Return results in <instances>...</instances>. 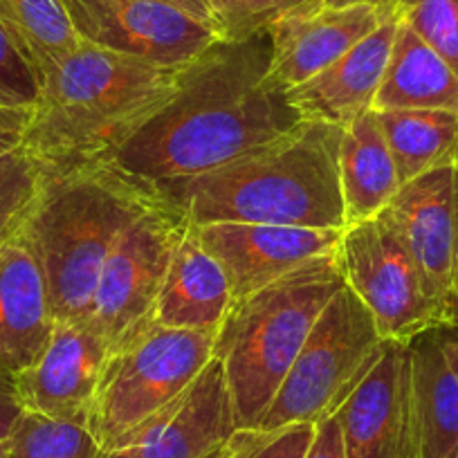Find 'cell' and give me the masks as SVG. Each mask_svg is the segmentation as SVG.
Here are the masks:
<instances>
[{"mask_svg": "<svg viewBox=\"0 0 458 458\" xmlns=\"http://www.w3.org/2000/svg\"><path fill=\"white\" fill-rule=\"evenodd\" d=\"M270 37L216 41L184 65L178 95L108 157L148 184L207 174L299 124L285 92L267 83Z\"/></svg>", "mask_w": 458, "mask_h": 458, "instance_id": "6da1fadb", "label": "cell"}, {"mask_svg": "<svg viewBox=\"0 0 458 458\" xmlns=\"http://www.w3.org/2000/svg\"><path fill=\"white\" fill-rule=\"evenodd\" d=\"M339 126L299 122L288 133L207 174L156 184L191 225L263 223L346 229Z\"/></svg>", "mask_w": 458, "mask_h": 458, "instance_id": "7a4b0ae2", "label": "cell"}, {"mask_svg": "<svg viewBox=\"0 0 458 458\" xmlns=\"http://www.w3.org/2000/svg\"><path fill=\"white\" fill-rule=\"evenodd\" d=\"M182 74L81 41L41 83L23 147L46 166L108 160L178 95Z\"/></svg>", "mask_w": 458, "mask_h": 458, "instance_id": "3957f363", "label": "cell"}, {"mask_svg": "<svg viewBox=\"0 0 458 458\" xmlns=\"http://www.w3.org/2000/svg\"><path fill=\"white\" fill-rule=\"evenodd\" d=\"M160 198L110 160L47 166L19 234L41 266L56 321H83L106 259Z\"/></svg>", "mask_w": 458, "mask_h": 458, "instance_id": "277c9868", "label": "cell"}, {"mask_svg": "<svg viewBox=\"0 0 458 458\" xmlns=\"http://www.w3.org/2000/svg\"><path fill=\"white\" fill-rule=\"evenodd\" d=\"M344 288L337 257L319 259L232 303L214 344L236 431L257 429L326 303Z\"/></svg>", "mask_w": 458, "mask_h": 458, "instance_id": "5b68a950", "label": "cell"}, {"mask_svg": "<svg viewBox=\"0 0 458 458\" xmlns=\"http://www.w3.org/2000/svg\"><path fill=\"white\" fill-rule=\"evenodd\" d=\"M382 349L385 339L371 312L344 285L317 317L257 431L319 425L333 418L380 360Z\"/></svg>", "mask_w": 458, "mask_h": 458, "instance_id": "8992f818", "label": "cell"}, {"mask_svg": "<svg viewBox=\"0 0 458 458\" xmlns=\"http://www.w3.org/2000/svg\"><path fill=\"white\" fill-rule=\"evenodd\" d=\"M216 335L153 321L108 355L86 427L101 449L178 400L214 360Z\"/></svg>", "mask_w": 458, "mask_h": 458, "instance_id": "52a82bcc", "label": "cell"}, {"mask_svg": "<svg viewBox=\"0 0 458 458\" xmlns=\"http://www.w3.org/2000/svg\"><path fill=\"white\" fill-rule=\"evenodd\" d=\"M335 257L344 285L371 312L385 342L456 326L454 303L436 293L385 214L344 229Z\"/></svg>", "mask_w": 458, "mask_h": 458, "instance_id": "ba28073f", "label": "cell"}, {"mask_svg": "<svg viewBox=\"0 0 458 458\" xmlns=\"http://www.w3.org/2000/svg\"><path fill=\"white\" fill-rule=\"evenodd\" d=\"M187 223V216L162 196L106 259L83 321L99 333L110 353L156 321L171 254Z\"/></svg>", "mask_w": 458, "mask_h": 458, "instance_id": "9c48e42d", "label": "cell"}, {"mask_svg": "<svg viewBox=\"0 0 458 458\" xmlns=\"http://www.w3.org/2000/svg\"><path fill=\"white\" fill-rule=\"evenodd\" d=\"M79 38L156 65L182 68L218 34L165 0H61Z\"/></svg>", "mask_w": 458, "mask_h": 458, "instance_id": "30bf717a", "label": "cell"}, {"mask_svg": "<svg viewBox=\"0 0 458 458\" xmlns=\"http://www.w3.org/2000/svg\"><path fill=\"white\" fill-rule=\"evenodd\" d=\"M333 418L344 458H422L409 342H385L380 360Z\"/></svg>", "mask_w": 458, "mask_h": 458, "instance_id": "8fae6325", "label": "cell"}, {"mask_svg": "<svg viewBox=\"0 0 458 458\" xmlns=\"http://www.w3.org/2000/svg\"><path fill=\"white\" fill-rule=\"evenodd\" d=\"M193 229L223 266L232 303L335 254L344 234V229L263 223H211L193 225Z\"/></svg>", "mask_w": 458, "mask_h": 458, "instance_id": "7c38bea8", "label": "cell"}, {"mask_svg": "<svg viewBox=\"0 0 458 458\" xmlns=\"http://www.w3.org/2000/svg\"><path fill=\"white\" fill-rule=\"evenodd\" d=\"M234 431L223 364L214 358L178 400L101 449L99 458H205Z\"/></svg>", "mask_w": 458, "mask_h": 458, "instance_id": "4fadbf2b", "label": "cell"}, {"mask_svg": "<svg viewBox=\"0 0 458 458\" xmlns=\"http://www.w3.org/2000/svg\"><path fill=\"white\" fill-rule=\"evenodd\" d=\"M391 10L389 0L369 5L326 7L306 0L270 28L267 83L281 92L301 86L373 32Z\"/></svg>", "mask_w": 458, "mask_h": 458, "instance_id": "5bb4252c", "label": "cell"}, {"mask_svg": "<svg viewBox=\"0 0 458 458\" xmlns=\"http://www.w3.org/2000/svg\"><path fill=\"white\" fill-rule=\"evenodd\" d=\"M110 351L86 321H56L28 369L14 376L23 411L86 425Z\"/></svg>", "mask_w": 458, "mask_h": 458, "instance_id": "9a60e30c", "label": "cell"}, {"mask_svg": "<svg viewBox=\"0 0 458 458\" xmlns=\"http://www.w3.org/2000/svg\"><path fill=\"white\" fill-rule=\"evenodd\" d=\"M382 214L434 290L454 303L458 294V160L403 184Z\"/></svg>", "mask_w": 458, "mask_h": 458, "instance_id": "2e32d148", "label": "cell"}, {"mask_svg": "<svg viewBox=\"0 0 458 458\" xmlns=\"http://www.w3.org/2000/svg\"><path fill=\"white\" fill-rule=\"evenodd\" d=\"M398 25L400 14L391 3L386 19L369 37L339 56L333 65L285 92L301 120L344 129L371 110L389 64Z\"/></svg>", "mask_w": 458, "mask_h": 458, "instance_id": "e0dca14e", "label": "cell"}, {"mask_svg": "<svg viewBox=\"0 0 458 458\" xmlns=\"http://www.w3.org/2000/svg\"><path fill=\"white\" fill-rule=\"evenodd\" d=\"M46 276L23 236L0 241V376H19L55 330Z\"/></svg>", "mask_w": 458, "mask_h": 458, "instance_id": "ac0fdd59", "label": "cell"}, {"mask_svg": "<svg viewBox=\"0 0 458 458\" xmlns=\"http://www.w3.org/2000/svg\"><path fill=\"white\" fill-rule=\"evenodd\" d=\"M232 308V290L218 259L187 223L171 254L156 306V324L218 335Z\"/></svg>", "mask_w": 458, "mask_h": 458, "instance_id": "d6986e66", "label": "cell"}, {"mask_svg": "<svg viewBox=\"0 0 458 458\" xmlns=\"http://www.w3.org/2000/svg\"><path fill=\"white\" fill-rule=\"evenodd\" d=\"M422 458L458 452V326H440L409 342Z\"/></svg>", "mask_w": 458, "mask_h": 458, "instance_id": "ffe728a7", "label": "cell"}, {"mask_svg": "<svg viewBox=\"0 0 458 458\" xmlns=\"http://www.w3.org/2000/svg\"><path fill=\"white\" fill-rule=\"evenodd\" d=\"M339 182L346 227L380 216L398 193V171L373 108L344 126L339 144Z\"/></svg>", "mask_w": 458, "mask_h": 458, "instance_id": "44dd1931", "label": "cell"}, {"mask_svg": "<svg viewBox=\"0 0 458 458\" xmlns=\"http://www.w3.org/2000/svg\"><path fill=\"white\" fill-rule=\"evenodd\" d=\"M373 110H456L458 77L447 61L400 19Z\"/></svg>", "mask_w": 458, "mask_h": 458, "instance_id": "7402d4cb", "label": "cell"}, {"mask_svg": "<svg viewBox=\"0 0 458 458\" xmlns=\"http://www.w3.org/2000/svg\"><path fill=\"white\" fill-rule=\"evenodd\" d=\"M400 187L458 160L456 110H376Z\"/></svg>", "mask_w": 458, "mask_h": 458, "instance_id": "603a6c76", "label": "cell"}, {"mask_svg": "<svg viewBox=\"0 0 458 458\" xmlns=\"http://www.w3.org/2000/svg\"><path fill=\"white\" fill-rule=\"evenodd\" d=\"M0 25L32 65L38 83L81 46L61 0H0Z\"/></svg>", "mask_w": 458, "mask_h": 458, "instance_id": "cb8c5ba5", "label": "cell"}, {"mask_svg": "<svg viewBox=\"0 0 458 458\" xmlns=\"http://www.w3.org/2000/svg\"><path fill=\"white\" fill-rule=\"evenodd\" d=\"M101 445L86 425L23 411L7 438L5 458H99Z\"/></svg>", "mask_w": 458, "mask_h": 458, "instance_id": "d4e9b609", "label": "cell"}, {"mask_svg": "<svg viewBox=\"0 0 458 458\" xmlns=\"http://www.w3.org/2000/svg\"><path fill=\"white\" fill-rule=\"evenodd\" d=\"M46 169L25 147L0 156V241L21 227L37 200Z\"/></svg>", "mask_w": 458, "mask_h": 458, "instance_id": "484cf974", "label": "cell"}, {"mask_svg": "<svg viewBox=\"0 0 458 458\" xmlns=\"http://www.w3.org/2000/svg\"><path fill=\"white\" fill-rule=\"evenodd\" d=\"M301 3L306 0H202L220 41H245L266 32L281 14Z\"/></svg>", "mask_w": 458, "mask_h": 458, "instance_id": "4316f807", "label": "cell"}, {"mask_svg": "<svg viewBox=\"0 0 458 458\" xmlns=\"http://www.w3.org/2000/svg\"><path fill=\"white\" fill-rule=\"evenodd\" d=\"M400 19L429 43L458 77V0H391Z\"/></svg>", "mask_w": 458, "mask_h": 458, "instance_id": "83f0119b", "label": "cell"}, {"mask_svg": "<svg viewBox=\"0 0 458 458\" xmlns=\"http://www.w3.org/2000/svg\"><path fill=\"white\" fill-rule=\"evenodd\" d=\"M317 425H290L276 431L241 429L229 438L234 458H306Z\"/></svg>", "mask_w": 458, "mask_h": 458, "instance_id": "f1b7e54d", "label": "cell"}, {"mask_svg": "<svg viewBox=\"0 0 458 458\" xmlns=\"http://www.w3.org/2000/svg\"><path fill=\"white\" fill-rule=\"evenodd\" d=\"M41 95V83L10 34L0 25V108L32 110Z\"/></svg>", "mask_w": 458, "mask_h": 458, "instance_id": "f546056e", "label": "cell"}, {"mask_svg": "<svg viewBox=\"0 0 458 458\" xmlns=\"http://www.w3.org/2000/svg\"><path fill=\"white\" fill-rule=\"evenodd\" d=\"M32 110L28 108H0V156L23 147Z\"/></svg>", "mask_w": 458, "mask_h": 458, "instance_id": "4dcf8cb0", "label": "cell"}, {"mask_svg": "<svg viewBox=\"0 0 458 458\" xmlns=\"http://www.w3.org/2000/svg\"><path fill=\"white\" fill-rule=\"evenodd\" d=\"M306 458H344L342 434L335 418H326L317 425Z\"/></svg>", "mask_w": 458, "mask_h": 458, "instance_id": "1f68e13d", "label": "cell"}, {"mask_svg": "<svg viewBox=\"0 0 458 458\" xmlns=\"http://www.w3.org/2000/svg\"><path fill=\"white\" fill-rule=\"evenodd\" d=\"M21 416H23V407L16 398L14 377L0 376V440L10 438Z\"/></svg>", "mask_w": 458, "mask_h": 458, "instance_id": "d6a6232c", "label": "cell"}, {"mask_svg": "<svg viewBox=\"0 0 458 458\" xmlns=\"http://www.w3.org/2000/svg\"><path fill=\"white\" fill-rule=\"evenodd\" d=\"M165 3H169V5L178 7V10H182V12H187V14H191L193 19L202 21V23H207L211 28L209 14H207L205 5H202V0H165Z\"/></svg>", "mask_w": 458, "mask_h": 458, "instance_id": "836d02e7", "label": "cell"}, {"mask_svg": "<svg viewBox=\"0 0 458 458\" xmlns=\"http://www.w3.org/2000/svg\"><path fill=\"white\" fill-rule=\"evenodd\" d=\"M326 7H351V5H369V3H382V0H317Z\"/></svg>", "mask_w": 458, "mask_h": 458, "instance_id": "e575fe53", "label": "cell"}, {"mask_svg": "<svg viewBox=\"0 0 458 458\" xmlns=\"http://www.w3.org/2000/svg\"><path fill=\"white\" fill-rule=\"evenodd\" d=\"M205 458H234V452H232V447H229V440L225 445H220L218 449H214L211 454H207Z\"/></svg>", "mask_w": 458, "mask_h": 458, "instance_id": "d590c367", "label": "cell"}, {"mask_svg": "<svg viewBox=\"0 0 458 458\" xmlns=\"http://www.w3.org/2000/svg\"><path fill=\"white\" fill-rule=\"evenodd\" d=\"M7 452V440H0V458H5Z\"/></svg>", "mask_w": 458, "mask_h": 458, "instance_id": "8d00e7d4", "label": "cell"}, {"mask_svg": "<svg viewBox=\"0 0 458 458\" xmlns=\"http://www.w3.org/2000/svg\"><path fill=\"white\" fill-rule=\"evenodd\" d=\"M454 308H456V326H458V294L456 299H454Z\"/></svg>", "mask_w": 458, "mask_h": 458, "instance_id": "74e56055", "label": "cell"}, {"mask_svg": "<svg viewBox=\"0 0 458 458\" xmlns=\"http://www.w3.org/2000/svg\"><path fill=\"white\" fill-rule=\"evenodd\" d=\"M454 458H458V452H456V456H454Z\"/></svg>", "mask_w": 458, "mask_h": 458, "instance_id": "f35d334b", "label": "cell"}]
</instances>
